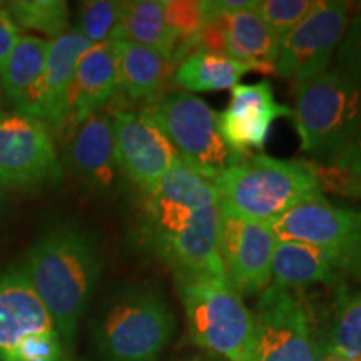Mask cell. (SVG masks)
<instances>
[{
  "label": "cell",
  "instance_id": "obj_31",
  "mask_svg": "<svg viewBox=\"0 0 361 361\" xmlns=\"http://www.w3.org/2000/svg\"><path fill=\"white\" fill-rule=\"evenodd\" d=\"M336 69L361 90V16L350 20L345 37L336 51Z\"/></svg>",
  "mask_w": 361,
  "mask_h": 361
},
{
  "label": "cell",
  "instance_id": "obj_14",
  "mask_svg": "<svg viewBox=\"0 0 361 361\" xmlns=\"http://www.w3.org/2000/svg\"><path fill=\"white\" fill-rule=\"evenodd\" d=\"M111 121L121 173L149 191L180 159L178 151L146 109L116 107Z\"/></svg>",
  "mask_w": 361,
  "mask_h": 361
},
{
  "label": "cell",
  "instance_id": "obj_30",
  "mask_svg": "<svg viewBox=\"0 0 361 361\" xmlns=\"http://www.w3.org/2000/svg\"><path fill=\"white\" fill-rule=\"evenodd\" d=\"M311 7V0H263L256 4L255 11L264 24L283 39L305 19Z\"/></svg>",
  "mask_w": 361,
  "mask_h": 361
},
{
  "label": "cell",
  "instance_id": "obj_1",
  "mask_svg": "<svg viewBox=\"0 0 361 361\" xmlns=\"http://www.w3.org/2000/svg\"><path fill=\"white\" fill-rule=\"evenodd\" d=\"M24 269L69 355L101 278L102 256L96 238L79 224H59L34 243Z\"/></svg>",
  "mask_w": 361,
  "mask_h": 361
},
{
  "label": "cell",
  "instance_id": "obj_20",
  "mask_svg": "<svg viewBox=\"0 0 361 361\" xmlns=\"http://www.w3.org/2000/svg\"><path fill=\"white\" fill-rule=\"evenodd\" d=\"M112 44L117 59L119 94L124 99L147 109L171 92L169 87L178 69L174 61L154 49L129 40H116Z\"/></svg>",
  "mask_w": 361,
  "mask_h": 361
},
{
  "label": "cell",
  "instance_id": "obj_24",
  "mask_svg": "<svg viewBox=\"0 0 361 361\" xmlns=\"http://www.w3.org/2000/svg\"><path fill=\"white\" fill-rule=\"evenodd\" d=\"M121 40L151 47L179 66V42L164 20L162 0L121 2Z\"/></svg>",
  "mask_w": 361,
  "mask_h": 361
},
{
  "label": "cell",
  "instance_id": "obj_3",
  "mask_svg": "<svg viewBox=\"0 0 361 361\" xmlns=\"http://www.w3.org/2000/svg\"><path fill=\"white\" fill-rule=\"evenodd\" d=\"M188 331L200 348L226 361H251L255 314L224 273H174Z\"/></svg>",
  "mask_w": 361,
  "mask_h": 361
},
{
  "label": "cell",
  "instance_id": "obj_8",
  "mask_svg": "<svg viewBox=\"0 0 361 361\" xmlns=\"http://www.w3.org/2000/svg\"><path fill=\"white\" fill-rule=\"evenodd\" d=\"M278 241H300L322 250L340 276L361 278V211L333 204L324 196L271 221Z\"/></svg>",
  "mask_w": 361,
  "mask_h": 361
},
{
  "label": "cell",
  "instance_id": "obj_28",
  "mask_svg": "<svg viewBox=\"0 0 361 361\" xmlns=\"http://www.w3.org/2000/svg\"><path fill=\"white\" fill-rule=\"evenodd\" d=\"M74 30L92 45L121 40V2L114 0L82 2L79 6L78 24Z\"/></svg>",
  "mask_w": 361,
  "mask_h": 361
},
{
  "label": "cell",
  "instance_id": "obj_9",
  "mask_svg": "<svg viewBox=\"0 0 361 361\" xmlns=\"http://www.w3.org/2000/svg\"><path fill=\"white\" fill-rule=\"evenodd\" d=\"M61 178L51 126L19 112L0 117V188L32 191Z\"/></svg>",
  "mask_w": 361,
  "mask_h": 361
},
{
  "label": "cell",
  "instance_id": "obj_32",
  "mask_svg": "<svg viewBox=\"0 0 361 361\" xmlns=\"http://www.w3.org/2000/svg\"><path fill=\"white\" fill-rule=\"evenodd\" d=\"M20 32L22 30L13 22L7 8H0V69L22 37Z\"/></svg>",
  "mask_w": 361,
  "mask_h": 361
},
{
  "label": "cell",
  "instance_id": "obj_36",
  "mask_svg": "<svg viewBox=\"0 0 361 361\" xmlns=\"http://www.w3.org/2000/svg\"><path fill=\"white\" fill-rule=\"evenodd\" d=\"M4 206H6V196H4V189L0 188V213H2Z\"/></svg>",
  "mask_w": 361,
  "mask_h": 361
},
{
  "label": "cell",
  "instance_id": "obj_33",
  "mask_svg": "<svg viewBox=\"0 0 361 361\" xmlns=\"http://www.w3.org/2000/svg\"><path fill=\"white\" fill-rule=\"evenodd\" d=\"M331 166L343 169L361 183V128L348 146L345 147V151L331 162Z\"/></svg>",
  "mask_w": 361,
  "mask_h": 361
},
{
  "label": "cell",
  "instance_id": "obj_37",
  "mask_svg": "<svg viewBox=\"0 0 361 361\" xmlns=\"http://www.w3.org/2000/svg\"><path fill=\"white\" fill-rule=\"evenodd\" d=\"M0 117H2V111H0Z\"/></svg>",
  "mask_w": 361,
  "mask_h": 361
},
{
  "label": "cell",
  "instance_id": "obj_26",
  "mask_svg": "<svg viewBox=\"0 0 361 361\" xmlns=\"http://www.w3.org/2000/svg\"><path fill=\"white\" fill-rule=\"evenodd\" d=\"M319 351H333L353 361H361V293L350 295L340 288L335 310L326 331L316 338Z\"/></svg>",
  "mask_w": 361,
  "mask_h": 361
},
{
  "label": "cell",
  "instance_id": "obj_11",
  "mask_svg": "<svg viewBox=\"0 0 361 361\" xmlns=\"http://www.w3.org/2000/svg\"><path fill=\"white\" fill-rule=\"evenodd\" d=\"M219 189L183 159L144 192L141 236L147 247L178 233L206 207L219 204Z\"/></svg>",
  "mask_w": 361,
  "mask_h": 361
},
{
  "label": "cell",
  "instance_id": "obj_27",
  "mask_svg": "<svg viewBox=\"0 0 361 361\" xmlns=\"http://www.w3.org/2000/svg\"><path fill=\"white\" fill-rule=\"evenodd\" d=\"M7 12L19 29L57 39L69 30V6L64 0H16Z\"/></svg>",
  "mask_w": 361,
  "mask_h": 361
},
{
  "label": "cell",
  "instance_id": "obj_29",
  "mask_svg": "<svg viewBox=\"0 0 361 361\" xmlns=\"http://www.w3.org/2000/svg\"><path fill=\"white\" fill-rule=\"evenodd\" d=\"M164 20L179 42V57L184 61L194 52V40L207 24L201 0H162Z\"/></svg>",
  "mask_w": 361,
  "mask_h": 361
},
{
  "label": "cell",
  "instance_id": "obj_34",
  "mask_svg": "<svg viewBox=\"0 0 361 361\" xmlns=\"http://www.w3.org/2000/svg\"><path fill=\"white\" fill-rule=\"evenodd\" d=\"M174 361H226V360L221 358V356H216L213 353H209V355L186 356V358H179V360H174Z\"/></svg>",
  "mask_w": 361,
  "mask_h": 361
},
{
  "label": "cell",
  "instance_id": "obj_7",
  "mask_svg": "<svg viewBox=\"0 0 361 361\" xmlns=\"http://www.w3.org/2000/svg\"><path fill=\"white\" fill-rule=\"evenodd\" d=\"M51 314L24 268L0 276V361H66Z\"/></svg>",
  "mask_w": 361,
  "mask_h": 361
},
{
  "label": "cell",
  "instance_id": "obj_10",
  "mask_svg": "<svg viewBox=\"0 0 361 361\" xmlns=\"http://www.w3.org/2000/svg\"><path fill=\"white\" fill-rule=\"evenodd\" d=\"M350 24V8L338 0L313 2L303 20L281 39L274 72L281 79L303 82L328 71Z\"/></svg>",
  "mask_w": 361,
  "mask_h": 361
},
{
  "label": "cell",
  "instance_id": "obj_35",
  "mask_svg": "<svg viewBox=\"0 0 361 361\" xmlns=\"http://www.w3.org/2000/svg\"><path fill=\"white\" fill-rule=\"evenodd\" d=\"M318 361H353V360L346 358V356L343 355L333 353V351H319Z\"/></svg>",
  "mask_w": 361,
  "mask_h": 361
},
{
  "label": "cell",
  "instance_id": "obj_15",
  "mask_svg": "<svg viewBox=\"0 0 361 361\" xmlns=\"http://www.w3.org/2000/svg\"><path fill=\"white\" fill-rule=\"evenodd\" d=\"M279 45L281 39L255 8H247L207 22L194 40V52L219 54L261 74H271L276 69Z\"/></svg>",
  "mask_w": 361,
  "mask_h": 361
},
{
  "label": "cell",
  "instance_id": "obj_6",
  "mask_svg": "<svg viewBox=\"0 0 361 361\" xmlns=\"http://www.w3.org/2000/svg\"><path fill=\"white\" fill-rule=\"evenodd\" d=\"M146 111L180 159L214 184L241 159L219 133L218 112L201 97L184 90H171Z\"/></svg>",
  "mask_w": 361,
  "mask_h": 361
},
{
  "label": "cell",
  "instance_id": "obj_16",
  "mask_svg": "<svg viewBox=\"0 0 361 361\" xmlns=\"http://www.w3.org/2000/svg\"><path fill=\"white\" fill-rule=\"evenodd\" d=\"M279 117H291V109L276 101L269 80H259L233 89L229 106L218 112V126L224 142L245 157L264 147L271 126Z\"/></svg>",
  "mask_w": 361,
  "mask_h": 361
},
{
  "label": "cell",
  "instance_id": "obj_19",
  "mask_svg": "<svg viewBox=\"0 0 361 361\" xmlns=\"http://www.w3.org/2000/svg\"><path fill=\"white\" fill-rule=\"evenodd\" d=\"M119 94V75L114 44L90 45L75 64L67 97V129L101 112Z\"/></svg>",
  "mask_w": 361,
  "mask_h": 361
},
{
  "label": "cell",
  "instance_id": "obj_17",
  "mask_svg": "<svg viewBox=\"0 0 361 361\" xmlns=\"http://www.w3.org/2000/svg\"><path fill=\"white\" fill-rule=\"evenodd\" d=\"M67 164L90 192L107 194L121 169L116 157L111 114L96 112L71 129L66 151Z\"/></svg>",
  "mask_w": 361,
  "mask_h": 361
},
{
  "label": "cell",
  "instance_id": "obj_23",
  "mask_svg": "<svg viewBox=\"0 0 361 361\" xmlns=\"http://www.w3.org/2000/svg\"><path fill=\"white\" fill-rule=\"evenodd\" d=\"M274 284L298 290L313 284H338V273L331 259L318 247L300 241H278L273 255Z\"/></svg>",
  "mask_w": 361,
  "mask_h": 361
},
{
  "label": "cell",
  "instance_id": "obj_18",
  "mask_svg": "<svg viewBox=\"0 0 361 361\" xmlns=\"http://www.w3.org/2000/svg\"><path fill=\"white\" fill-rule=\"evenodd\" d=\"M219 204L194 216L178 233L161 239L151 250L173 273H224L218 251Z\"/></svg>",
  "mask_w": 361,
  "mask_h": 361
},
{
  "label": "cell",
  "instance_id": "obj_21",
  "mask_svg": "<svg viewBox=\"0 0 361 361\" xmlns=\"http://www.w3.org/2000/svg\"><path fill=\"white\" fill-rule=\"evenodd\" d=\"M49 40L22 35L0 69V82L19 114L42 119Z\"/></svg>",
  "mask_w": 361,
  "mask_h": 361
},
{
  "label": "cell",
  "instance_id": "obj_25",
  "mask_svg": "<svg viewBox=\"0 0 361 361\" xmlns=\"http://www.w3.org/2000/svg\"><path fill=\"white\" fill-rule=\"evenodd\" d=\"M250 66L213 52H194L179 62L174 84L184 92H218L234 89L243 75L251 72Z\"/></svg>",
  "mask_w": 361,
  "mask_h": 361
},
{
  "label": "cell",
  "instance_id": "obj_13",
  "mask_svg": "<svg viewBox=\"0 0 361 361\" xmlns=\"http://www.w3.org/2000/svg\"><path fill=\"white\" fill-rule=\"evenodd\" d=\"M276 243L269 223L243 218L219 204V259L239 295H256L268 288Z\"/></svg>",
  "mask_w": 361,
  "mask_h": 361
},
{
  "label": "cell",
  "instance_id": "obj_4",
  "mask_svg": "<svg viewBox=\"0 0 361 361\" xmlns=\"http://www.w3.org/2000/svg\"><path fill=\"white\" fill-rule=\"evenodd\" d=\"M174 331V313L161 290L133 284L117 290L102 305L92 341L102 361H156Z\"/></svg>",
  "mask_w": 361,
  "mask_h": 361
},
{
  "label": "cell",
  "instance_id": "obj_12",
  "mask_svg": "<svg viewBox=\"0 0 361 361\" xmlns=\"http://www.w3.org/2000/svg\"><path fill=\"white\" fill-rule=\"evenodd\" d=\"M255 314L251 361H318L319 348L303 303L291 290L271 284Z\"/></svg>",
  "mask_w": 361,
  "mask_h": 361
},
{
  "label": "cell",
  "instance_id": "obj_2",
  "mask_svg": "<svg viewBox=\"0 0 361 361\" xmlns=\"http://www.w3.org/2000/svg\"><path fill=\"white\" fill-rule=\"evenodd\" d=\"M216 186L221 206L264 223L323 196L316 164L266 154L241 157L216 180Z\"/></svg>",
  "mask_w": 361,
  "mask_h": 361
},
{
  "label": "cell",
  "instance_id": "obj_5",
  "mask_svg": "<svg viewBox=\"0 0 361 361\" xmlns=\"http://www.w3.org/2000/svg\"><path fill=\"white\" fill-rule=\"evenodd\" d=\"M291 119L301 151L331 164L361 128V90L336 67L295 84Z\"/></svg>",
  "mask_w": 361,
  "mask_h": 361
},
{
  "label": "cell",
  "instance_id": "obj_22",
  "mask_svg": "<svg viewBox=\"0 0 361 361\" xmlns=\"http://www.w3.org/2000/svg\"><path fill=\"white\" fill-rule=\"evenodd\" d=\"M90 45L92 44L74 29L67 30L61 37L49 40L42 121L54 129H67V119H69L67 97H69L72 75L79 57Z\"/></svg>",
  "mask_w": 361,
  "mask_h": 361
}]
</instances>
